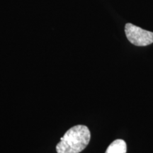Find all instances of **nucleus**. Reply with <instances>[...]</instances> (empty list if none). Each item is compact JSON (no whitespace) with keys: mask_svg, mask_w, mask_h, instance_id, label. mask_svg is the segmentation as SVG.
<instances>
[{"mask_svg":"<svg viewBox=\"0 0 153 153\" xmlns=\"http://www.w3.org/2000/svg\"><path fill=\"white\" fill-rule=\"evenodd\" d=\"M125 32L128 40L136 46H147L153 43V33L132 24H126Z\"/></svg>","mask_w":153,"mask_h":153,"instance_id":"f03ea898","label":"nucleus"},{"mask_svg":"<svg viewBox=\"0 0 153 153\" xmlns=\"http://www.w3.org/2000/svg\"><path fill=\"white\" fill-rule=\"evenodd\" d=\"M126 150L127 145L125 141L118 139L111 143L105 153H126Z\"/></svg>","mask_w":153,"mask_h":153,"instance_id":"7ed1b4c3","label":"nucleus"},{"mask_svg":"<svg viewBox=\"0 0 153 153\" xmlns=\"http://www.w3.org/2000/svg\"><path fill=\"white\" fill-rule=\"evenodd\" d=\"M91 133L86 126L77 125L69 129L57 143V153H79L89 144Z\"/></svg>","mask_w":153,"mask_h":153,"instance_id":"f257e3e1","label":"nucleus"}]
</instances>
